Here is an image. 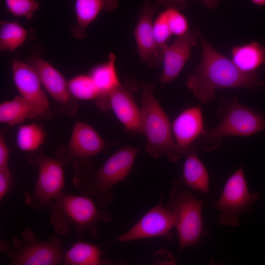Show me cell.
Listing matches in <instances>:
<instances>
[{"instance_id": "cell-1", "label": "cell", "mask_w": 265, "mask_h": 265, "mask_svg": "<svg viewBox=\"0 0 265 265\" xmlns=\"http://www.w3.org/2000/svg\"><path fill=\"white\" fill-rule=\"evenodd\" d=\"M202 49L200 63L188 76L187 88L202 103L212 101L215 91L225 88L256 89L265 86L258 71L246 72L214 48L198 30Z\"/></svg>"}, {"instance_id": "cell-2", "label": "cell", "mask_w": 265, "mask_h": 265, "mask_svg": "<svg viewBox=\"0 0 265 265\" xmlns=\"http://www.w3.org/2000/svg\"><path fill=\"white\" fill-rule=\"evenodd\" d=\"M139 149L124 146L112 154L95 170L90 158L73 160V183L82 195L94 199L98 206L107 209L114 201L111 191L116 184L125 181L132 168Z\"/></svg>"}, {"instance_id": "cell-3", "label": "cell", "mask_w": 265, "mask_h": 265, "mask_svg": "<svg viewBox=\"0 0 265 265\" xmlns=\"http://www.w3.org/2000/svg\"><path fill=\"white\" fill-rule=\"evenodd\" d=\"M99 207L92 198L84 195L67 194L63 191L52 202L50 222L54 232L67 235L72 227L79 232H89L94 238L99 235V224L111 221L112 216L106 209Z\"/></svg>"}, {"instance_id": "cell-4", "label": "cell", "mask_w": 265, "mask_h": 265, "mask_svg": "<svg viewBox=\"0 0 265 265\" xmlns=\"http://www.w3.org/2000/svg\"><path fill=\"white\" fill-rule=\"evenodd\" d=\"M142 134L147 138L146 151L157 159L166 156L171 162L179 159L182 155L173 138L169 118L154 92L153 83H140Z\"/></svg>"}, {"instance_id": "cell-5", "label": "cell", "mask_w": 265, "mask_h": 265, "mask_svg": "<svg viewBox=\"0 0 265 265\" xmlns=\"http://www.w3.org/2000/svg\"><path fill=\"white\" fill-rule=\"evenodd\" d=\"M166 208L171 213L179 239L178 252L186 247H197L206 234L202 210L205 202L195 197L180 179L172 182Z\"/></svg>"}, {"instance_id": "cell-6", "label": "cell", "mask_w": 265, "mask_h": 265, "mask_svg": "<svg viewBox=\"0 0 265 265\" xmlns=\"http://www.w3.org/2000/svg\"><path fill=\"white\" fill-rule=\"evenodd\" d=\"M29 164L38 169V176L32 190L25 194V204L38 211L49 207L65 186L63 165L56 158L48 157L38 150L26 157Z\"/></svg>"}, {"instance_id": "cell-7", "label": "cell", "mask_w": 265, "mask_h": 265, "mask_svg": "<svg viewBox=\"0 0 265 265\" xmlns=\"http://www.w3.org/2000/svg\"><path fill=\"white\" fill-rule=\"evenodd\" d=\"M217 114L221 121L216 127L206 132L205 140L229 136H249L265 130V117L241 104L237 98L222 99Z\"/></svg>"}, {"instance_id": "cell-8", "label": "cell", "mask_w": 265, "mask_h": 265, "mask_svg": "<svg viewBox=\"0 0 265 265\" xmlns=\"http://www.w3.org/2000/svg\"><path fill=\"white\" fill-rule=\"evenodd\" d=\"M63 254L59 238L40 239L30 228L23 231L21 238L12 239L7 253L12 265H56L62 263Z\"/></svg>"}, {"instance_id": "cell-9", "label": "cell", "mask_w": 265, "mask_h": 265, "mask_svg": "<svg viewBox=\"0 0 265 265\" xmlns=\"http://www.w3.org/2000/svg\"><path fill=\"white\" fill-rule=\"evenodd\" d=\"M259 197L258 193L249 191L243 168L240 166L226 180L215 204L216 209L221 212L218 222L224 226H238L240 214L250 212L252 205Z\"/></svg>"}, {"instance_id": "cell-10", "label": "cell", "mask_w": 265, "mask_h": 265, "mask_svg": "<svg viewBox=\"0 0 265 265\" xmlns=\"http://www.w3.org/2000/svg\"><path fill=\"white\" fill-rule=\"evenodd\" d=\"M177 1V0H155L154 2H151L145 0L139 11L134 36L140 60L149 67L162 64L165 50L159 48L155 41L153 22L155 13L159 7H173Z\"/></svg>"}, {"instance_id": "cell-11", "label": "cell", "mask_w": 265, "mask_h": 265, "mask_svg": "<svg viewBox=\"0 0 265 265\" xmlns=\"http://www.w3.org/2000/svg\"><path fill=\"white\" fill-rule=\"evenodd\" d=\"M107 146L92 127L77 121L68 143L57 146L54 154L64 167L75 159L90 158L104 151Z\"/></svg>"}, {"instance_id": "cell-12", "label": "cell", "mask_w": 265, "mask_h": 265, "mask_svg": "<svg viewBox=\"0 0 265 265\" xmlns=\"http://www.w3.org/2000/svg\"><path fill=\"white\" fill-rule=\"evenodd\" d=\"M12 71L13 81L19 95L33 107L37 117L52 119L54 112L50 106L46 91L33 67L29 63L15 59L12 62Z\"/></svg>"}, {"instance_id": "cell-13", "label": "cell", "mask_w": 265, "mask_h": 265, "mask_svg": "<svg viewBox=\"0 0 265 265\" xmlns=\"http://www.w3.org/2000/svg\"><path fill=\"white\" fill-rule=\"evenodd\" d=\"M29 64L38 74L42 84L56 102L59 110L67 116L76 114L79 105L70 94L68 81L50 63L38 55L30 58Z\"/></svg>"}, {"instance_id": "cell-14", "label": "cell", "mask_w": 265, "mask_h": 265, "mask_svg": "<svg viewBox=\"0 0 265 265\" xmlns=\"http://www.w3.org/2000/svg\"><path fill=\"white\" fill-rule=\"evenodd\" d=\"M174 227L172 216L161 201L149 210L128 231L117 236V240L127 242L135 240L163 237L170 240Z\"/></svg>"}, {"instance_id": "cell-15", "label": "cell", "mask_w": 265, "mask_h": 265, "mask_svg": "<svg viewBox=\"0 0 265 265\" xmlns=\"http://www.w3.org/2000/svg\"><path fill=\"white\" fill-rule=\"evenodd\" d=\"M137 89L135 82L128 79L108 96L109 109L125 129L132 134H142L141 110L133 96V92Z\"/></svg>"}, {"instance_id": "cell-16", "label": "cell", "mask_w": 265, "mask_h": 265, "mask_svg": "<svg viewBox=\"0 0 265 265\" xmlns=\"http://www.w3.org/2000/svg\"><path fill=\"white\" fill-rule=\"evenodd\" d=\"M198 37V32L188 31L178 36L172 45L167 47L163 56V67L160 76L162 83L171 82L178 76L189 59Z\"/></svg>"}, {"instance_id": "cell-17", "label": "cell", "mask_w": 265, "mask_h": 265, "mask_svg": "<svg viewBox=\"0 0 265 265\" xmlns=\"http://www.w3.org/2000/svg\"><path fill=\"white\" fill-rule=\"evenodd\" d=\"M171 128L179 152L182 155H186L197 137L206 133L200 106H193L182 111L173 121Z\"/></svg>"}, {"instance_id": "cell-18", "label": "cell", "mask_w": 265, "mask_h": 265, "mask_svg": "<svg viewBox=\"0 0 265 265\" xmlns=\"http://www.w3.org/2000/svg\"><path fill=\"white\" fill-rule=\"evenodd\" d=\"M119 0H76L75 11L77 24L70 28L73 36L82 39L86 37V28L102 11L111 12L115 9Z\"/></svg>"}, {"instance_id": "cell-19", "label": "cell", "mask_w": 265, "mask_h": 265, "mask_svg": "<svg viewBox=\"0 0 265 265\" xmlns=\"http://www.w3.org/2000/svg\"><path fill=\"white\" fill-rule=\"evenodd\" d=\"M115 58L113 53H110L107 60L93 68L89 74L99 92V97L95 101V104L103 111L109 109V94L121 84L115 68Z\"/></svg>"}, {"instance_id": "cell-20", "label": "cell", "mask_w": 265, "mask_h": 265, "mask_svg": "<svg viewBox=\"0 0 265 265\" xmlns=\"http://www.w3.org/2000/svg\"><path fill=\"white\" fill-rule=\"evenodd\" d=\"M181 181L192 190L204 193L209 190L208 171L192 146L186 154Z\"/></svg>"}, {"instance_id": "cell-21", "label": "cell", "mask_w": 265, "mask_h": 265, "mask_svg": "<svg viewBox=\"0 0 265 265\" xmlns=\"http://www.w3.org/2000/svg\"><path fill=\"white\" fill-rule=\"evenodd\" d=\"M232 60L244 72H256L261 66H265V45L252 42L235 46L232 50Z\"/></svg>"}, {"instance_id": "cell-22", "label": "cell", "mask_w": 265, "mask_h": 265, "mask_svg": "<svg viewBox=\"0 0 265 265\" xmlns=\"http://www.w3.org/2000/svg\"><path fill=\"white\" fill-rule=\"evenodd\" d=\"M98 246L85 241L74 243L64 253L62 264L66 265H100L109 262L102 258Z\"/></svg>"}, {"instance_id": "cell-23", "label": "cell", "mask_w": 265, "mask_h": 265, "mask_svg": "<svg viewBox=\"0 0 265 265\" xmlns=\"http://www.w3.org/2000/svg\"><path fill=\"white\" fill-rule=\"evenodd\" d=\"M37 118L33 107L21 96L0 104V122L10 126L23 123L26 119Z\"/></svg>"}, {"instance_id": "cell-24", "label": "cell", "mask_w": 265, "mask_h": 265, "mask_svg": "<svg viewBox=\"0 0 265 265\" xmlns=\"http://www.w3.org/2000/svg\"><path fill=\"white\" fill-rule=\"evenodd\" d=\"M46 133L38 124L31 123L21 126L16 135V144L23 151L32 152L44 143Z\"/></svg>"}, {"instance_id": "cell-25", "label": "cell", "mask_w": 265, "mask_h": 265, "mask_svg": "<svg viewBox=\"0 0 265 265\" xmlns=\"http://www.w3.org/2000/svg\"><path fill=\"white\" fill-rule=\"evenodd\" d=\"M27 31L17 22H4L0 28V51L13 52L21 46L27 36Z\"/></svg>"}, {"instance_id": "cell-26", "label": "cell", "mask_w": 265, "mask_h": 265, "mask_svg": "<svg viewBox=\"0 0 265 265\" xmlns=\"http://www.w3.org/2000/svg\"><path fill=\"white\" fill-rule=\"evenodd\" d=\"M71 95L77 100H94L99 96V91L89 75H79L68 81Z\"/></svg>"}, {"instance_id": "cell-27", "label": "cell", "mask_w": 265, "mask_h": 265, "mask_svg": "<svg viewBox=\"0 0 265 265\" xmlns=\"http://www.w3.org/2000/svg\"><path fill=\"white\" fill-rule=\"evenodd\" d=\"M5 3L12 14L27 19H32L39 7L38 2L35 0H5Z\"/></svg>"}, {"instance_id": "cell-28", "label": "cell", "mask_w": 265, "mask_h": 265, "mask_svg": "<svg viewBox=\"0 0 265 265\" xmlns=\"http://www.w3.org/2000/svg\"><path fill=\"white\" fill-rule=\"evenodd\" d=\"M179 9L169 7L164 10L166 17L167 24L172 34L182 35L188 31L187 21L182 14Z\"/></svg>"}, {"instance_id": "cell-29", "label": "cell", "mask_w": 265, "mask_h": 265, "mask_svg": "<svg viewBox=\"0 0 265 265\" xmlns=\"http://www.w3.org/2000/svg\"><path fill=\"white\" fill-rule=\"evenodd\" d=\"M153 31L155 41L158 46L163 49L168 47L166 42L172 35L168 26L164 11L161 12L153 23Z\"/></svg>"}, {"instance_id": "cell-30", "label": "cell", "mask_w": 265, "mask_h": 265, "mask_svg": "<svg viewBox=\"0 0 265 265\" xmlns=\"http://www.w3.org/2000/svg\"><path fill=\"white\" fill-rule=\"evenodd\" d=\"M12 185V176L9 167L0 169V200H3Z\"/></svg>"}, {"instance_id": "cell-31", "label": "cell", "mask_w": 265, "mask_h": 265, "mask_svg": "<svg viewBox=\"0 0 265 265\" xmlns=\"http://www.w3.org/2000/svg\"><path fill=\"white\" fill-rule=\"evenodd\" d=\"M5 129H1L0 132V169L8 167L10 150L4 138Z\"/></svg>"}, {"instance_id": "cell-32", "label": "cell", "mask_w": 265, "mask_h": 265, "mask_svg": "<svg viewBox=\"0 0 265 265\" xmlns=\"http://www.w3.org/2000/svg\"><path fill=\"white\" fill-rule=\"evenodd\" d=\"M208 8L210 9H214L218 6L221 0H199Z\"/></svg>"}, {"instance_id": "cell-33", "label": "cell", "mask_w": 265, "mask_h": 265, "mask_svg": "<svg viewBox=\"0 0 265 265\" xmlns=\"http://www.w3.org/2000/svg\"><path fill=\"white\" fill-rule=\"evenodd\" d=\"M250 2L257 6L265 5V0H249Z\"/></svg>"}]
</instances>
